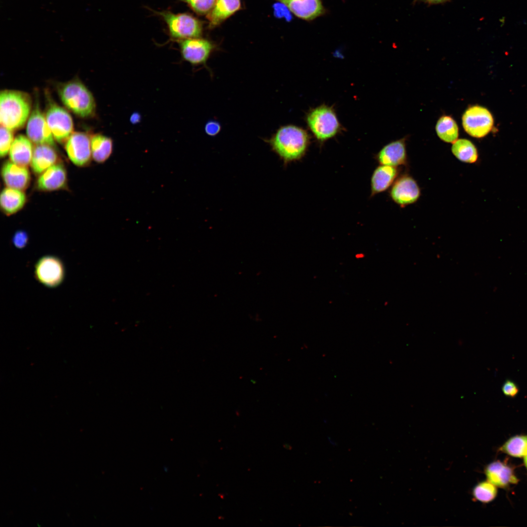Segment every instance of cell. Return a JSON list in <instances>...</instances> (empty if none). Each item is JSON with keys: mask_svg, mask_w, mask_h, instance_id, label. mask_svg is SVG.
Returning <instances> with one entry per match:
<instances>
[{"mask_svg": "<svg viewBox=\"0 0 527 527\" xmlns=\"http://www.w3.org/2000/svg\"><path fill=\"white\" fill-rule=\"evenodd\" d=\"M308 141L305 130L291 124L281 126L270 138L264 140L284 164L300 159L306 151Z\"/></svg>", "mask_w": 527, "mask_h": 527, "instance_id": "1", "label": "cell"}, {"mask_svg": "<svg viewBox=\"0 0 527 527\" xmlns=\"http://www.w3.org/2000/svg\"><path fill=\"white\" fill-rule=\"evenodd\" d=\"M31 100L29 95L18 90H4L0 94L1 125L12 131L20 129L30 116Z\"/></svg>", "mask_w": 527, "mask_h": 527, "instance_id": "2", "label": "cell"}, {"mask_svg": "<svg viewBox=\"0 0 527 527\" xmlns=\"http://www.w3.org/2000/svg\"><path fill=\"white\" fill-rule=\"evenodd\" d=\"M63 104L76 115L86 118L96 110V102L92 93L81 81L73 80L62 84L58 89Z\"/></svg>", "mask_w": 527, "mask_h": 527, "instance_id": "3", "label": "cell"}, {"mask_svg": "<svg viewBox=\"0 0 527 527\" xmlns=\"http://www.w3.org/2000/svg\"><path fill=\"white\" fill-rule=\"evenodd\" d=\"M159 14L166 23L170 36L179 41L200 38L202 34L201 22L195 17L188 13L174 14L169 11H162Z\"/></svg>", "mask_w": 527, "mask_h": 527, "instance_id": "4", "label": "cell"}, {"mask_svg": "<svg viewBox=\"0 0 527 527\" xmlns=\"http://www.w3.org/2000/svg\"><path fill=\"white\" fill-rule=\"evenodd\" d=\"M306 122L314 136L320 141L333 137L340 128L335 112L332 108L325 105L311 110L306 116Z\"/></svg>", "mask_w": 527, "mask_h": 527, "instance_id": "5", "label": "cell"}, {"mask_svg": "<svg viewBox=\"0 0 527 527\" xmlns=\"http://www.w3.org/2000/svg\"><path fill=\"white\" fill-rule=\"evenodd\" d=\"M463 127L469 136L482 138L486 136L493 126L492 114L486 108L478 105L469 106L462 117Z\"/></svg>", "mask_w": 527, "mask_h": 527, "instance_id": "6", "label": "cell"}, {"mask_svg": "<svg viewBox=\"0 0 527 527\" xmlns=\"http://www.w3.org/2000/svg\"><path fill=\"white\" fill-rule=\"evenodd\" d=\"M47 123L54 139L60 143L65 142L73 133L72 118L63 108L55 103H50L45 114Z\"/></svg>", "mask_w": 527, "mask_h": 527, "instance_id": "7", "label": "cell"}, {"mask_svg": "<svg viewBox=\"0 0 527 527\" xmlns=\"http://www.w3.org/2000/svg\"><path fill=\"white\" fill-rule=\"evenodd\" d=\"M36 279L48 287H55L63 282L65 269L63 263L59 258L46 255L40 258L35 267Z\"/></svg>", "mask_w": 527, "mask_h": 527, "instance_id": "8", "label": "cell"}, {"mask_svg": "<svg viewBox=\"0 0 527 527\" xmlns=\"http://www.w3.org/2000/svg\"><path fill=\"white\" fill-rule=\"evenodd\" d=\"M179 43L182 58L194 66H205L215 48L210 41L200 38L182 40Z\"/></svg>", "mask_w": 527, "mask_h": 527, "instance_id": "9", "label": "cell"}, {"mask_svg": "<svg viewBox=\"0 0 527 527\" xmlns=\"http://www.w3.org/2000/svg\"><path fill=\"white\" fill-rule=\"evenodd\" d=\"M65 143L67 155L75 165L82 167L89 163L92 158L91 137L87 134L73 132Z\"/></svg>", "mask_w": 527, "mask_h": 527, "instance_id": "10", "label": "cell"}, {"mask_svg": "<svg viewBox=\"0 0 527 527\" xmlns=\"http://www.w3.org/2000/svg\"><path fill=\"white\" fill-rule=\"evenodd\" d=\"M26 131L27 137L36 145L55 146V139L47 123L45 115L42 113L38 104L34 106L29 117Z\"/></svg>", "mask_w": 527, "mask_h": 527, "instance_id": "11", "label": "cell"}, {"mask_svg": "<svg viewBox=\"0 0 527 527\" xmlns=\"http://www.w3.org/2000/svg\"><path fill=\"white\" fill-rule=\"evenodd\" d=\"M390 195L394 202L405 207L418 200L421 189L413 178L405 174L395 180L390 189Z\"/></svg>", "mask_w": 527, "mask_h": 527, "instance_id": "12", "label": "cell"}, {"mask_svg": "<svg viewBox=\"0 0 527 527\" xmlns=\"http://www.w3.org/2000/svg\"><path fill=\"white\" fill-rule=\"evenodd\" d=\"M484 473L487 480L498 488L504 489H508L519 481L514 467L501 460H495L487 464L485 467Z\"/></svg>", "mask_w": 527, "mask_h": 527, "instance_id": "13", "label": "cell"}, {"mask_svg": "<svg viewBox=\"0 0 527 527\" xmlns=\"http://www.w3.org/2000/svg\"><path fill=\"white\" fill-rule=\"evenodd\" d=\"M67 176L64 165L57 163L40 175L36 182L37 188L41 191H53L62 189L67 183Z\"/></svg>", "mask_w": 527, "mask_h": 527, "instance_id": "14", "label": "cell"}, {"mask_svg": "<svg viewBox=\"0 0 527 527\" xmlns=\"http://www.w3.org/2000/svg\"><path fill=\"white\" fill-rule=\"evenodd\" d=\"M1 175L7 187L23 191L30 183V173L27 167L19 165L11 161H6L3 164Z\"/></svg>", "mask_w": 527, "mask_h": 527, "instance_id": "15", "label": "cell"}, {"mask_svg": "<svg viewBox=\"0 0 527 527\" xmlns=\"http://www.w3.org/2000/svg\"><path fill=\"white\" fill-rule=\"evenodd\" d=\"M406 140L405 137L384 146L377 155L379 163L396 167L405 164L407 160Z\"/></svg>", "mask_w": 527, "mask_h": 527, "instance_id": "16", "label": "cell"}, {"mask_svg": "<svg viewBox=\"0 0 527 527\" xmlns=\"http://www.w3.org/2000/svg\"><path fill=\"white\" fill-rule=\"evenodd\" d=\"M284 4L295 15L305 20H312L324 12L320 0H276Z\"/></svg>", "mask_w": 527, "mask_h": 527, "instance_id": "17", "label": "cell"}, {"mask_svg": "<svg viewBox=\"0 0 527 527\" xmlns=\"http://www.w3.org/2000/svg\"><path fill=\"white\" fill-rule=\"evenodd\" d=\"M34 149L32 142L28 137L19 135L14 139L10 147V160L19 165L27 167L31 164Z\"/></svg>", "mask_w": 527, "mask_h": 527, "instance_id": "18", "label": "cell"}, {"mask_svg": "<svg viewBox=\"0 0 527 527\" xmlns=\"http://www.w3.org/2000/svg\"><path fill=\"white\" fill-rule=\"evenodd\" d=\"M58 155L53 146L38 144L34 147L30 165L34 173L40 175L50 166L58 163Z\"/></svg>", "mask_w": 527, "mask_h": 527, "instance_id": "19", "label": "cell"}, {"mask_svg": "<svg viewBox=\"0 0 527 527\" xmlns=\"http://www.w3.org/2000/svg\"><path fill=\"white\" fill-rule=\"evenodd\" d=\"M241 7V0H216L212 9L207 15L209 28H214L220 24L238 11Z\"/></svg>", "mask_w": 527, "mask_h": 527, "instance_id": "20", "label": "cell"}, {"mask_svg": "<svg viewBox=\"0 0 527 527\" xmlns=\"http://www.w3.org/2000/svg\"><path fill=\"white\" fill-rule=\"evenodd\" d=\"M26 202V196L22 190L5 187L1 192L0 208L6 215H13L20 210Z\"/></svg>", "mask_w": 527, "mask_h": 527, "instance_id": "21", "label": "cell"}, {"mask_svg": "<svg viewBox=\"0 0 527 527\" xmlns=\"http://www.w3.org/2000/svg\"><path fill=\"white\" fill-rule=\"evenodd\" d=\"M398 174V171L396 167L383 164L377 167L374 170L371 180L372 195L387 189L394 182Z\"/></svg>", "mask_w": 527, "mask_h": 527, "instance_id": "22", "label": "cell"}, {"mask_svg": "<svg viewBox=\"0 0 527 527\" xmlns=\"http://www.w3.org/2000/svg\"><path fill=\"white\" fill-rule=\"evenodd\" d=\"M113 140L110 137L101 134H96L91 137L92 158L97 163L105 162L113 151Z\"/></svg>", "mask_w": 527, "mask_h": 527, "instance_id": "23", "label": "cell"}, {"mask_svg": "<svg viewBox=\"0 0 527 527\" xmlns=\"http://www.w3.org/2000/svg\"><path fill=\"white\" fill-rule=\"evenodd\" d=\"M451 150L453 155L463 162L475 163L478 159L476 147L472 142L467 139H458L452 143Z\"/></svg>", "mask_w": 527, "mask_h": 527, "instance_id": "24", "label": "cell"}, {"mask_svg": "<svg viewBox=\"0 0 527 527\" xmlns=\"http://www.w3.org/2000/svg\"><path fill=\"white\" fill-rule=\"evenodd\" d=\"M435 131L439 139L445 142L452 143L458 139V125L450 116H441L436 124Z\"/></svg>", "mask_w": 527, "mask_h": 527, "instance_id": "25", "label": "cell"}, {"mask_svg": "<svg viewBox=\"0 0 527 527\" xmlns=\"http://www.w3.org/2000/svg\"><path fill=\"white\" fill-rule=\"evenodd\" d=\"M498 450L514 458H523L527 454V434H517L509 437Z\"/></svg>", "mask_w": 527, "mask_h": 527, "instance_id": "26", "label": "cell"}, {"mask_svg": "<svg viewBox=\"0 0 527 527\" xmlns=\"http://www.w3.org/2000/svg\"><path fill=\"white\" fill-rule=\"evenodd\" d=\"M497 495L498 487L487 480L477 484L472 490L475 500L484 504L491 502Z\"/></svg>", "mask_w": 527, "mask_h": 527, "instance_id": "27", "label": "cell"}, {"mask_svg": "<svg viewBox=\"0 0 527 527\" xmlns=\"http://www.w3.org/2000/svg\"><path fill=\"white\" fill-rule=\"evenodd\" d=\"M186 3L197 14H208L212 9L216 0H180Z\"/></svg>", "mask_w": 527, "mask_h": 527, "instance_id": "28", "label": "cell"}, {"mask_svg": "<svg viewBox=\"0 0 527 527\" xmlns=\"http://www.w3.org/2000/svg\"><path fill=\"white\" fill-rule=\"evenodd\" d=\"M0 156L5 157L9 153L14 141L13 131L0 125Z\"/></svg>", "mask_w": 527, "mask_h": 527, "instance_id": "29", "label": "cell"}, {"mask_svg": "<svg viewBox=\"0 0 527 527\" xmlns=\"http://www.w3.org/2000/svg\"><path fill=\"white\" fill-rule=\"evenodd\" d=\"M502 391L506 396L515 398L519 393V389L515 382L507 379L502 385Z\"/></svg>", "mask_w": 527, "mask_h": 527, "instance_id": "30", "label": "cell"}, {"mask_svg": "<svg viewBox=\"0 0 527 527\" xmlns=\"http://www.w3.org/2000/svg\"><path fill=\"white\" fill-rule=\"evenodd\" d=\"M28 239V235L26 231L18 230L13 235L12 242L15 247L21 249L27 245Z\"/></svg>", "mask_w": 527, "mask_h": 527, "instance_id": "31", "label": "cell"}, {"mask_svg": "<svg viewBox=\"0 0 527 527\" xmlns=\"http://www.w3.org/2000/svg\"><path fill=\"white\" fill-rule=\"evenodd\" d=\"M274 14L279 18H285L288 20L291 18L289 9L283 3H276L274 6Z\"/></svg>", "mask_w": 527, "mask_h": 527, "instance_id": "32", "label": "cell"}, {"mask_svg": "<svg viewBox=\"0 0 527 527\" xmlns=\"http://www.w3.org/2000/svg\"><path fill=\"white\" fill-rule=\"evenodd\" d=\"M221 130L220 122L215 120L208 121L204 126V131L208 136L214 137L218 135Z\"/></svg>", "mask_w": 527, "mask_h": 527, "instance_id": "33", "label": "cell"}, {"mask_svg": "<svg viewBox=\"0 0 527 527\" xmlns=\"http://www.w3.org/2000/svg\"><path fill=\"white\" fill-rule=\"evenodd\" d=\"M130 121L133 124L138 123L141 121L140 114L138 113H133L130 117Z\"/></svg>", "mask_w": 527, "mask_h": 527, "instance_id": "34", "label": "cell"}, {"mask_svg": "<svg viewBox=\"0 0 527 527\" xmlns=\"http://www.w3.org/2000/svg\"><path fill=\"white\" fill-rule=\"evenodd\" d=\"M430 4H439L446 2L448 0H421Z\"/></svg>", "mask_w": 527, "mask_h": 527, "instance_id": "35", "label": "cell"}, {"mask_svg": "<svg viewBox=\"0 0 527 527\" xmlns=\"http://www.w3.org/2000/svg\"><path fill=\"white\" fill-rule=\"evenodd\" d=\"M523 464L527 471V454L523 458Z\"/></svg>", "mask_w": 527, "mask_h": 527, "instance_id": "36", "label": "cell"}]
</instances>
